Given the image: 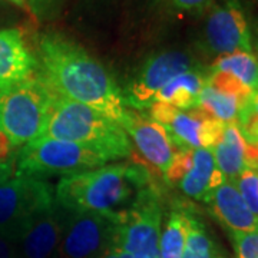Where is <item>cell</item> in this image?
<instances>
[{"label":"cell","mask_w":258,"mask_h":258,"mask_svg":"<svg viewBox=\"0 0 258 258\" xmlns=\"http://www.w3.org/2000/svg\"><path fill=\"white\" fill-rule=\"evenodd\" d=\"M238 258H258V232L228 231Z\"/></svg>","instance_id":"d4e9b609"},{"label":"cell","mask_w":258,"mask_h":258,"mask_svg":"<svg viewBox=\"0 0 258 258\" xmlns=\"http://www.w3.org/2000/svg\"><path fill=\"white\" fill-rule=\"evenodd\" d=\"M36 72V56L26 45L22 30L0 29V91L26 81Z\"/></svg>","instance_id":"4fadbf2b"},{"label":"cell","mask_w":258,"mask_h":258,"mask_svg":"<svg viewBox=\"0 0 258 258\" xmlns=\"http://www.w3.org/2000/svg\"><path fill=\"white\" fill-rule=\"evenodd\" d=\"M185 211L188 218V232L182 258H228L221 245L212 237L207 224L191 208L185 207Z\"/></svg>","instance_id":"ac0fdd59"},{"label":"cell","mask_w":258,"mask_h":258,"mask_svg":"<svg viewBox=\"0 0 258 258\" xmlns=\"http://www.w3.org/2000/svg\"><path fill=\"white\" fill-rule=\"evenodd\" d=\"M207 85H210L211 88L220 91V92L234 95L244 103H247L254 93L252 91H249L241 81H238L234 75H231L230 72H224V71H211L210 69L208 78H207Z\"/></svg>","instance_id":"7402d4cb"},{"label":"cell","mask_w":258,"mask_h":258,"mask_svg":"<svg viewBox=\"0 0 258 258\" xmlns=\"http://www.w3.org/2000/svg\"><path fill=\"white\" fill-rule=\"evenodd\" d=\"M55 96L37 72L0 91V131L15 149L43 135Z\"/></svg>","instance_id":"277c9868"},{"label":"cell","mask_w":258,"mask_h":258,"mask_svg":"<svg viewBox=\"0 0 258 258\" xmlns=\"http://www.w3.org/2000/svg\"><path fill=\"white\" fill-rule=\"evenodd\" d=\"M210 69H192L172 78L157 93L155 102H165L179 111H189L197 106L200 93L207 85Z\"/></svg>","instance_id":"2e32d148"},{"label":"cell","mask_w":258,"mask_h":258,"mask_svg":"<svg viewBox=\"0 0 258 258\" xmlns=\"http://www.w3.org/2000/svg\"><path fill=\"white\" fill-rule=\"evenodd\" d=\"M162 205L155 186L139 194L118 222V244L132 258H159Z\"/></svg>","instance_id":"52a82bcc"},{"label":"cell","mask_w":258,"mask_h":258,"mask_svg":"<svg viewBox=\"0 0 258 258\" xmlns=\"http://www.w3.org/2000/svg\"><path fill=\"white\" fill-rule=\"evenodd\" d=\"M101 258H123V251L119 247L118 244V232H116V238L111 244V247L106 249L103 254H102Z\"/></svg>","instance_id":"1f68e13d"},{"label":"cell","mask_w":258,"mask_h":258,"mask_svg":"<svg viewBox=\"0 0 258 258\" xmlns=\"http://www.w3.org/2000/svg\"><path fill=\"white\" fill-rule=\"evenodd\" d=\"M37 75L50 91L101 112L119 123L126 112L122 91L93 56L60 33L47 32L37 43Z\"/></svg>","instance_id":"6da1fadb"},{"label":"cell","mask_w":258,"mask_h":258,"mask_svg":"<svg viewBox=\"0 0 258 258\" xmlns=\"http://www.w3.org/2000/svg\"><path fill=\"white\" fill-rule=\"evenodd\" d=\"M211 151L215 158L217 168L221 171V174L225 176L227 181L234 182L245 169V161H244L245 139L242 138L235 122L225 123L220 142Z\"/></svg>","instance_id":"e0dca14e"},{"label":"cell","mask_w":258,"mask_h":258,"mask_svg":"<svg viewBox=\"0 0 258 258\" xmlns=\"http://www.w3.org/2000/svg\"><path fill=\"white\" fill-rule=\"evenodd\" d=\"M15 174V159L8 162H0V185L10 179Z\"/></svg>","instance_id":"4dcf8cb0"},{"label":"cell","mask_w":258,"mask_h":258,"mask_svg":"<svg viewBox=\"0 0 258 258\" xmlns=\"http://www.w3.org/2000/svg\"><path fill=\"white\" fill-rule=\"evenodd\" d=\"M42 137L89 148L106 161L129 157L132 149L126 132L116 120L57 95Z\"/></svg>","instance_id":"3957f363"},{"label":"cell","mask_w":258,"mask_h":258,"mask_svg":"<svg viewBox=\"0 0 258 258\" xmlns=\"http://www.w3.org/2000/svg\"><path fill=\"white\" fill-rule=\"evenodd\" d=\"M249 211L258 217V171L244 169L234 181Z\"/></svg>","instance_id":"cb8c5ba5"},{"label":"cell","mask_w":258,"mask_h":258,"mask_svg":"<svg viewBox=\"0 0 258 258\" xmlns=\"http://www.w3.org/2000/svg\"><path fill=\"white\" fill-rule=\"evenodd\" d=\"M55 201L53 189L45 179L12 176L0 185V235L18 242L29 224Z\"/></svg>","instance_id":"8992f818"},{"label":"cell","mask_w":258,"mask_h":258,"mask_svg":"<svg viewBox=\"0 0 258 258\" xmlns=\"http://www.w3.org/2000/svg\"><path fill=\"white\" fill-rule=\"evenodd\" d=\"M227 179L217 168L211 149L198 148L192 152V166L176 186L194 200L205 201V198Z\"/></svg>","instance_id":"9a60e30c"},{"label":"cell","mask_w":258,"mask_h":258,"mask_svg":"<svg viewBox=\"0 0 258 258\" xmlns=\"http://www.w3.org/2000/svg\"><path fill=\"white\" fill-rule=\"evenodd\" d=\"M245 103L238 99L234 95L220 92L211 88L210 85H205L200 93L197 108L214 119H218L224 123L237 122L238 112Z\"/></svg>","instance_id":"ffe728a7"},{"label":"cell","mask_w":258,"mask_h":258,"mask_svg":"<svg viewBox=\"0 0 258 258\" xmlns=\"http://www.w3.org/2000/svg\"><path fill=\"white\" fill-rule=\"evenodd\" d=\"M13 5H16L19 8H23V9H28V0H9Z\"/></svg>","instance_id":"836d02e7"},{"label":"cell","mask_w":258,"mask_h":258,"mask_svg":"<svg viewBox=\"0 0 258 258\" xmlns=\"http://www.w3.org/2000/svg\"><path fill=\"white\" fill-rule=\"evenodd\" d=\"M69 211L56 203L23 231L16 242L20 258H55Z\"/></svg>","instance_id":"7c38bea8"},{"label":"cell","mask_w":258,"mask_h":258,"mask_svg":"<svg viewBox=\"0 0 258 258\" xmlns=\"http://www.w3.org/2000/svg\"><path fill=\"white\" fill-rule=\"evenodd\" d=\"M204 203L210 205L212 215L227 231L258 232V217L249 211L234 182L225 181L217 186Z\"/></svg>","instance_id":"5bb4252c"},{"label":"cell","mask_w":258,"mask_h":258,"mask_svg":"<svg viewBox=\"0 0 258 258\" xmlns=\"http://www.w3.org/2000/svg\"><path fill=\"white\" fill-rule=\"evenodd\" d=\"M119 125L131 135L134 144L148 162L165 174L178 151L165 129L149 116L139 115L131 109H126Z\"/></svg>","instance_id":"8fae6325"},{"label":"cell","mask_w":258,"mask_h":258,"mask_svg":"<svg viewBox=\"0 0 258 258\" xmlns=\"http://www.w3.org/2000/svg\"><path fill=\"white\" fill-rule=\"evenodd\" d=\"M251 37H252V49L255 47L258 52V18L254 22V26H252V30H251Z\"/></svg>","instance_id":"d6a6232c"},{"label":"cell","mask_w":258,"mask_h":258,"mask_svg":"<svg viewBox=\"0 0 258 258\" xmlns=\"http://www.w3.org/2000/svg\"><path fill=\"white\" fill-rule=\"evenodd\" d=\"M192 152L194 149H179L176 151L175 157L172 159L171 165L165 174V181L168 184L178 185L181 178L191 169L192 166Z\"/></svg>","instance_id":"484cf974"},{"label":"cell","mask_w":258,"mask_h":258,"mask_svg":"<svg viewBox=\"0 0 258 258\" xmlns=\"http://www.w3.org/2000/svg\"><path fill=\"white\" fill-rule=\"evenodd\" d=\"M151 185L144 166L103 165L63 176L56 186L55 200L69 212L119 215L128 211L139 194Z\"/></svg>","instance_id":"7a4b0ae2"},{"label":"cell","mask_w":258,"mask_h":258,"mask_svg":"<svg viewBox=\"0 0 258 258\" xmlns=\"http://www.w3.org/2000/svg\"><path fill=\"white\" fill-rule=\"evenodd\" d=\"M203 49L211 56L252 53L251 28L240 0H224L208 10L201 35Z\"/></svg>","instance_id":"30bf717a"},{"label":"cell","mask_w":258,"mask_h":258,"mask_svg":"<svg viewBox=\"0 0 258 258\" xmlns=\"http://www.w3.org/2000/svg\"><path fill=\"white\" fill-rule=\"evenodd\" d=\"M57 3L59 0H28V10L36 18H45L53 12Z\"/></svg>","instance_id":"83f0119b"},{"label":"cell","mask_w":258,"mask_h":258,"mask_svg":"<svg viewBox=\"0 0 258 258\" xmlns=\"http://www.w3.org/2000/svg\"><path fill=\"white\" fill-rule=\"evenodd\" d=\"M119 217L69 212L55 258H101L116 238Z\"/></svg>","instance_id":"ba28073f"},{"label":"cell","mask_w":258,"mask_h":258,"mask_svg":"<svg viewBox=\"0 0 258 258\" xmlns=\"http://www.w3.org/2000/svg\"><path fill=\"white\" fill-rule=\"evenodd\" d=\"M0 258H20L16 242L0 235Z\"/></svg>","instance_id":"f546056e"},{"label":"cell","mask_w":258,"mask_h":258,"mask_svg":"<svg viewBox=\"0 0 258 258\" xmlns=\"http://www.w3.org/2000/svg\"><path fill=\"white\" fill-rule=\"evenodd\" d=\"M188 232L185 207H175L169 212L159 237V258H182Z\"/></svg>","instance_id":"d6986e66"},{"label":"cell","mask_w":258,"mask_h":258,"mask_svg":"<svg viewBox=\"0 0 258 258\" xmlns=\"http://www.w3.org/2000/svg\"><path fill=\"white\" fill-rule=\"evenodd\" d=\"M203 68L192 55L185 50H162L148 59L135 78L122 92L125 105L134 109H149L162 86L178 75Z\"/></svg>","instance_id":"9c48e42d"},{"label":"cell","mask_w":258,"mask_h":258,"mask_svg":"<svg viewBox=\"0 0 258 258\" xmlns=\"http://www.w3.org/2000/svg\"><path fill=\"white\" fill-rule=\"evenodd\" d=\"M244 161H245V169L258 171V142L245 141Z\"/></svg>","instance_id":"f1b7e54d"},{"label":"cell","mask_w":258,"mask_h":258,"mask_svg":"<svg viewBox=\"0 0 258 258\" xmlns=\"http://www.w3.org/2000/svg\"><path fill=\"white\" fill-rule=\"evenodd\" d=\"M211 71H224L234 75L249 91L258 92V59L252 53L238 52L220 56L210 68Z\"/></svg>","instance_id":"44dd1931"},{"label":"cell","mask_w":258,"mask_h":258,"mask_svg":"<svg viewBox=\"0 0 258 258\" xmlns=\"http://www.w3.org/2000/svg\"><path fill=\"white\" fill-rule=\"evenodd\" d=\"M237 126L242 138L248 142H258V95L252 93L248 102L238 112Z\"/></svg>","instance_id":"603a6c76"},{"label":"cell","mask_w":258,"mask_h":258,"mask_svg":"<svg viewBox=\"0 0 258 258\" xmlns=\"http://www.w3.org/2000/svg\"><path fill=\"white\" fill-rule=\"evenodd\" d=\"M0 134H2V131H0Z\"/></svg>","instance_id":"e575fe53"},{"label":"cell","mask_w":258,"mask_h":258,"mask_svg":"<svg viewBox=\"0 0 258 258\" xmlns=\"http://www.w3.org/2000/svg\"><path fill=\"white\" fill-rule=\"evenodd\" d=\"M106 159L89 148L53 138H40L19 149L15 158V175L45 179L53 175H75L105 165Z\"/></svg>","instance_id":"5b68a950"},{"label":"cell","mask_w":258,"mask_h":258,"mask_svg":"<svg viewBox=\"0 0 258 258\" xmlns=\"http://www.w3.org/2000/svg\"><path fill=\"white\" fill-rule=\"evenodd\" d=\"M174 9L188 15H204L211 9L215 0H166Z\"/></svg>","instance_id":"4316f807"}]
</instances>
